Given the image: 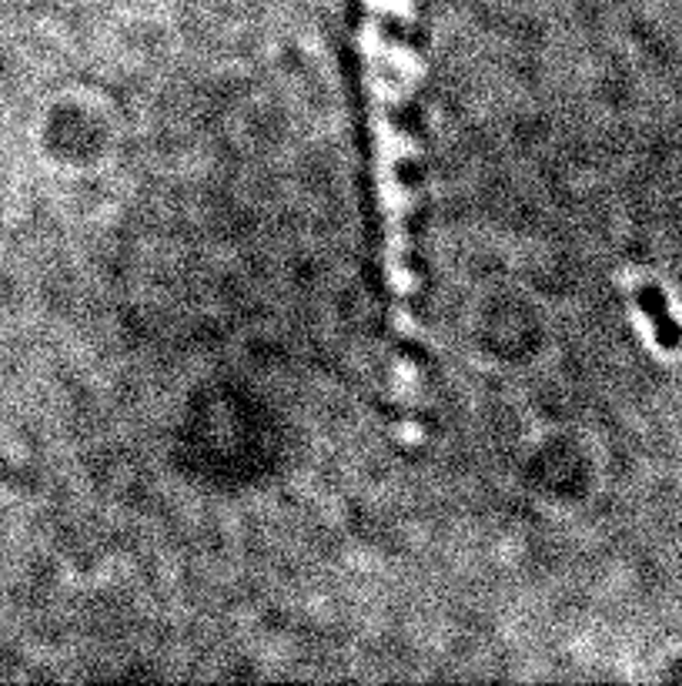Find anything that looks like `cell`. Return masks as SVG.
Here are the masks:
<instances>
[{
	"label": "cell",
	"instance_id": "obj_1",
	"mask_svg": "<svg viewBox=\"0 0 682 686\" xmlns=\"http://www.w3.org/2000/svg\"><path fill=\"white\" fill-rule=\"evenodd\" d=\"M639 305H642L646 318H649L652 328H656L659 346H665V349H679V346H682V328H679V321L669 315V305H665L662 292L652 288V285H642V288H639Z\"/></svg>",
	"mask_w": 682,
	"mask_h": 686
}]
</instances>
